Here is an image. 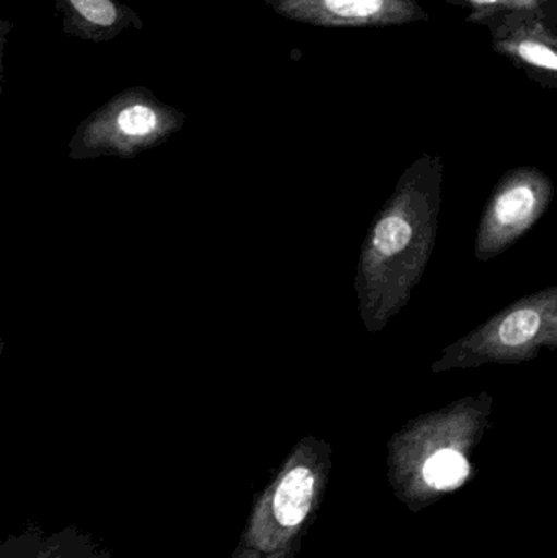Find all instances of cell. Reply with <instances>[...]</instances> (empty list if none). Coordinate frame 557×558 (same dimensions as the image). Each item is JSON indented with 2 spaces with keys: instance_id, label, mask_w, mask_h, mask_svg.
I'll return each instance as SVG.
<instances>
[{
  "instance_id": "1",
  "label": "cell",
  "mask_w": 557,
  "mask_h": 558,
  "mask_svg": "<svg viewBox=\"0 0 557 558\" xmlns=\"http://www.w3.org/2000/svg\"><path fill=\"white\" fill-rule=\"evenodd\" d=\"M182 124L183 114L157 100L149 88H126L85 120L77 141L88 153L131 157L156 146Z\"/></svg>"
},
{
  "instance_id": "2",
  "label": "cell",
  "mask_w": 557,
  "mask_h": 558,
  "mask_svg": "<svg viewBox=\"0 0 557 558\" xmlns=\"http://www.w3.org/2000/svg\"><path fill=\"white\" fill-rule=\"evenodd\" d=\"M467 22L489 32L497 54L542 87H557V19L533 10L468 13Z\"/></svg>"
},
{
  "instance_id": "3",
  "label": "cell",
  "mask_w": 557,
  "mask_h": 558,
  "mask_svg": "<svg viewBox=\"0 0 557 558\" xmlns=\"http://www.w3.org/2000/svg\"><path fill=\"white\" fill-rule=\"evenodd\" d=\"M281 19L320 28H386L425 22L417 0H264Z\"/></svg>"
},
{
  "instance_id": "4",
  "label": "cell",
  "mask_w": 557,
  "mask_h": 558,
  "mask_svg": "<svg viewBox=\"0 0 557 558\" xmlns=\"http://www.w3.org/2000/svg\"><path fill=\"white\" fill-rule=\"evenodd\" d=\"M68 35L85 41L104 43L128 28L143 29L136 10L118 0H55Z\"/></svg>"
},
{
  "instance_id": "5",
  "label": "cell",
  "mask_w": 557,
  "mask_h": 558,
  "mask_svg": "<svg viewBox=\"0 0 557 558\" xmlns=\"http://www.w3.org/2000/svg\"><path fill=\"white\" fill-rule=\"evenodd\" d=\"M313 490L314 477L310 469L296 468L284 475L274 500L275 517L281 526H296L307 517Z\"/></svg>"
},
{
  "instance_id": "6",
  "label": "cell",
  "mask_w": 557,
  "mask_h": 558,
  "mask_svg": "<svg viewBox=\"0 0 557 558\" xmlns=\"http://www.w3.org/2000/svg\"><path fill=\"white\" fill-rule=\"evenodd\" d=\"M470 474L467 459L453 449L435 452L424 468V478L435 490H451L460 487Z\"/></svg>"
},
{
  "instance_id": "7",
  "label": "cell",
  "mask_w": 557,
  "mask_h": 558,
  "mask_svg": "<svg viewBox=\"0 0 557 558\" xmlns=\"http://www.w3.org/2000/svg\"><path fill=\"white\" fill-rule=\"evenodd\" d=\"M448 5L460 7L473 15L504 12V10H533L557 19V0H440Z\"/></svg>"
},
{
  "instance_id": "8",
  "label": "cell",
  "mask_w": 557,
  "mask_h": 558,
  "mask_svg": "<svg viewBox=\"0 0 557 558\" xmlns=\"http://www.w3.org/2000/svg\"><path fill=\"white\" fill-rule=\"evenodd\" d=\"M411 239L412 228L409 226V222L399 218V216H389V218L383 219L376 226L373 244H375L376 251L379 254L388 257V255L399 254V252L404 251Z\"/></svg>"
},
{
  "instance_id": "9",
  "label": "cell",
  "mask_w": 557,
  "mask_h": 558,
  "mask_svg": "<svg viewBox=\"0 0 557 558\" xmlns=\"http://www.w3.org/2000/svg\"><path fill=\"white\" fill-rule=\"evenodd\" d=\"M535 208V195L529 186H516L500 196L496 205V218L500 225L512 226L529 218Z\"/></svg>"
},
{
  "instance_id": "10",
  "label": "cell",
  "mask_w": 557,
  "mask_h": 558,
  "mask_svg": "<svg viewBox=\"0 0 557 558\" xmlns=\"http://www.w3.org/2000/svg\"><path fill=\"white\" fill-rule=\"evenodd\" d=\"M540 324H542V318H540L538 312L532 311V308L513 312L500 325V340L509 347H519L535 337Z\"/></svg>"
},
{
  "instance_id": "11",
  "label": "cell",
  "mask_w": 557,
  "mask_h": 558,
  "mask_svg": "<svg viewBox=\"0 0 557 558\" xmlns=\"http://www.w3.org/2000/svg\"><path fill=\"white\" fill-rule=\"evenodd\" d=\"M10 547H12V549H0V558H28L26 557L28 556V549H26V556H22L23 546L19 547L13 544V546ZM55 547L56 546L43 547V550H39V556H35V554H33L29 558H52V556H55Z\"/></svg>"
},
{
  "instance_id": "12",
  "label": "cell",
  "mask_w": 557,
  "mask_h": 558,
  "mask_svg": "<svg viewBox=\"0 0 557 558\" xmlns=\"http://www.w3.org/2000/svg\"><path fill=\"white\" fill-rule=\"evenodd\" d=\"M9 28V22H5V20L0 16V82H2L3 75V46H5V36Z\"/></svg>"
}]
</instances>
